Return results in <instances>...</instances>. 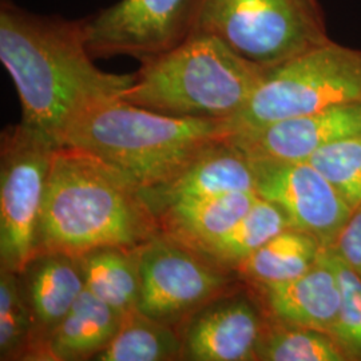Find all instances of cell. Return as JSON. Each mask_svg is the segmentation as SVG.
<instances>
[{
	"instance_id": "obj_18",
	"label": "cell",
	"mask_w": 361,
	"mask_h": 361,
	"mask_svg": "<svg viewBox=\"0 0 361 361\" xmlns=\"http://www.w3.org/2000/svg\"><path fill=\"white\" fill-rule=\"evenodd\" d=\"M323 249L313 235L288 228L261 246L235 271L253 288L284 284L310 271Z\"/></svg>"
},
{
	"instance_id": "obj_13",
	"label": "cell",
	"mask_w": 361,
	"mask_h": 361,
	"mask_svg": "<svg viewBox=\"0 0 361 361\" xmlns=\"http://www.w3.org/2000/svg\"><path fill=\"white\" fill-rule=\"evenodd\" d=\"M237 192H256V170L228 137L209 146L171 178L141 190V195L157 217L177 202Z\"/></svg>"
},
{
	"instance_id": "obj_15",
	"label": "cell",
	"mask_w": 361,
	"mask_h": 361,
	"mask_svg": "<svg viewBox=\"0 0 361 361\" xmlns=\"http://www.w3.org/2000/svg\"><path fill=\"white\" fill-rule=\"evenodd\" d=\"M265 314L276 322L329 334L338 313L341 293L335 271L324 255L302 276L284 284L255 288Z\"/></svg>"
},
{
	"instance_id": "obj_12",
	"label": "cell",
	"mask_w": 361,
	"mask_h": 361,
	"mask_svg": "<svg viewBox=\"0 0 361 361\" xmlns=\"http://www.w3.org/2000/svg\"><path fill=\"white\" fill-rule=\"evenodd\" d=\"M359 134L361 104H352L233 133L229 141L253 161L305 162L324 146Z\"/></svg>"
},
{
	"instance_id": "obj_14",
	"label": "cell",
	"mask_w": 361,
	"mask_h": 361,
	"mask_svg": "<svg viewBox=\"0 0 361 361\" xmlns=\"http://www.w3.org/2000/svg\"><path fill=\"white\" fill-rule=\"evenodd\" d=\"M18 274L34 323L27 360L62 322L86 286L80 258L65 252H39Z\"/></svg>"
},
{
	"instance_id": "obj_25",
	"label": "cell",
	"mask_w": 361,
	"mask_h": 361,
	"mask_svg": "<svg viewBox=\"0 0 361 361\" xmlns=\"http://www.w3.org/2000/svg\"><path fill=\"white\" fill-rule=\"evenodd\" d=\"M324 255L335 271L341 301L329 335L345 349L350 360H361V277L331 249Z\"/></svg>"
},
{
	"instance_id": "obj_2",
	"label": "cell",
	"mask_w": 361,
	"mask_h": 361,
	"mask_svg": "<svg viewBox=\"0 0 361 361\" xmlns=\"http://www.w3.org/2000/svg\"><path fill=\"white\" fill-rule=\"evenodd\" d=\"M158 233L159 222L133 182L85 152L56 147L39 221L38 253L134 249Z\"/></svg>"
},
{
	"instance_id": "obj_6",
	"label": "cell",
	"mask_w": 361,
	"mask_h": 361,
	"mask_svg": "<svg viewBox=\"0 0 361 361\" xmlns=\"http://www.w3.org/2000/svg\"><path fill=\"white\" fill-rule=\"evenodd\" d=\"M195 31L267 68L332 40L319 0H201Z\"/></svg>"
},
{
	"instance_id": "obj_10",
	"label": "cell",
	"mask_w": 361,
	"mask_h": 361,
	"mask_svg": "<svg viewBox=\"0 0 361 361\" xmlns=\"http://www.w3.org/2000/svg\"><path fill=\"white\" fill-rule=\"evenodd\" d=\"M253 165L256 193L279 207L290 228L313 235L323 247L335 243L352 209L320 171L310 162L253 161Z\"/></svg>"
},
{
	"instance_id": "obj_21",
	"label": "cell",
	"mask_w": 361,
	"mask_h": 361,
	"mask_svg": "<svg viewBox=\"0 0 361 361\" xmlns=\"http://www.w3.org/2000/svg\"><path fill=\"white\" fill-rule=\"evenodd\" d=\"M183 340L174 325L158 322L140 310L123 316L122 324L95 361L182 360Z\"/></svg>"
},
{
	"instance_id": "obj_23",
	"label": "cell",
	"mask_w": 361,
	"mask_h": 361,
	"mask_svg": "<svg viewBox=\"0 0 361 361\" xmlns=\"http://www.w3.org/2000/svg\"><path fill=\"white\" fill-rule=\"evenodd\" d=\"M34 323L18 273L0 268V360H25Z\"/></svg>"
},
{
	"instance_id": "obj_4",
	"label": "cell",
	"mask_w": 361,
	"mask_h": 361,
	"mask_svg": "<svg viewBox=\"0 0 361 361\" xmlns=\"http://www.w3.org/2000/svg\"><path fill=\"white\" fill-rule=\"evenodd\" d=\"M141 63L119 98L166 116L221 121L245 107L268 71L200 31Z\"/></svg>"
},
{
	"instance_id": "obj_19",
	"label": "cell",
	"mask_w": 361,
	"mask_h": 361,
	"mask_svg": "<svg viewBox=\"0 0 361 361\" xmlns=\"http://www.w3.org/2000/svg\"><path fill=\"white\" fill-rule=\"evenodd\" d=\"M79 258L87 290L122 314L137 310L140 269L135 247H99Z\"/></svg>"
},
{
	"instance_id": "obj_20",
	"label": "cell",
	"mask_w": 361,
	"mask_h": 361,
	"mask_svg": "<svg viewBox=\"0 0 361 361\" xmlns=\"http://www.w3.org/2000/svg\"><path fill=\"white\" fill-rule=\"evenodd\" d=\"M290 228L284 213L269 201L258 197L253 207L228 232L197 252L224 269H235L274 235Z\"/></svg>"
},
{
	"instance_id": "obj_26",
	"label": "cell",
	"mask_w": 361,
	"mask_h": 361,
	"mask_svg": "<svg viewBox=\"0 0 361 361\" xmlns=\"http://www.w3.org/2000/svg\"><path fill=\"white\" fill-rule=\"evenodd\" d=\"M335 255L361 277V207L352 210L348 221L329 246Z\"/></svg>"
},
{
	"instance_id": "obj_17",
	"label": "cell",
	"mask_w": 361,
	"mask_h": 361,
	"mask_svg": "<svg viewBox=\"0 0 361 361\" xmlns=\"http://www.w3.org/2000/svg\"><path fill=\"white\" fill-rule=\"evenodd\" d=\"M256 192H237L177 202L157 219L161 232L193 250L207 245L245 216L257 201Z\"/></svg>"
},
{
	"instance_id": "obj_9",
	"label": "cell",
	"mask_w": 361,
	"mask_h": 361,
	"mask_svg": "<svg viewBox=\"0 0 361 361\" xmlns=\"http://www.w3.org/2000/svg\"><path fill=\"white\" fill-rule=\"evenodd\" d=\"M201 0H119L85 20L92 58L146 61L177 47L195 31Z\"/></svg>"
},
{
	"instance_id": "obj_1",
	"label": "cell",
	"mask_w": 361,
	"mask_h": 361,
	"mask_svg": "<svg viewBox=\"0 0 361 361\" xmlns=\"http://www.w3.org/2000/svg\"><path fill=\"white\" fill-rule=\"evenodd\" d=\"M0 59L20 99V123L56 146L82 113L134 82V74L94 65L85 20L31 13L11 0L0 3Z\"/></svg>"
},
{
	"instance_id": "obj_3",
	"label": "cell",
	"mask_w": 361,
	"mask_h": 361,
	"mask_svg": "<svg viewBox=\"0 0 361 361\" xmlns=\"http://www.w3.org/2000/svg\"><path fill=\"white\" fill-rule=\"evenodd\" d=\"M231 135L228 121L166 116L116 97L78 116L62 146L95 157L143 190Z\"/></svg>"
},
{
	"instance_id": "obj_22",
	"label": "cell",
	"mask_w": 361,
	"mask_h": 361,
	"mask_svg": "<svg viewBox=\"0 0 361 361\" xmlns=\"http://www.w3.org/2000/svg\"><path fill=\"white\" fill-rule=\"evenodd\" d=\"M257 360L352 361L329 334L280 323L268 316L258 344Z\"/></svg>"
},
{
	"instance_id": "obj_24",
	"label": "cell",
	"mask_w": 361,
	"mask_h": 361,
	"mask_svg": "<svg viewBox=\"0 0 361 361\" xmlns=\"http://www.w3.org/2000/svg\"><path fill=\"white\" fill-rule=\"evenodd\" d=\"M352 210L361 207V134L329 143L308 161Z\"/></svg>"
},
{
	"instance_id": "obj_16",
	"label": "cell",
	"mask_w": 361,
	"mask_h": 361,
	"mask_svg": "<svg viewBox=\"0 0 361 361\" xmlns=\"http://www.w3.org/2000/svg\"><path fill=\"white\" fill-rule=\"evenodd\" d=\"M123 316L85 288L62 322L27 360H92L114 338Z\"/></svg>"
},
{
	"instance_id": "obj_5",
	"label": "cell",
	"mask_w": 361,
	"mask_h": 361,
	"mask_svg": "<svg viewBox=\"0 0 361 361\" xmlns=\"http://www.w3.org/2000/svg\"><path fill=\"white\" fill-rule=\"evenodd\" d=\"M352 104H361V50L329 40L268 68L245 107L228 122L233 134Z\"/></svg>"
},
{
	"instance_id": "obj_11",
	"label": "cell",
	"mask_w": 361,
	"mask_h": 361,
	"mask_svg": "<svg viewBox=\"0 0 361 361\" xmlns=\"http://www.w3.org/2000/svg\"><path fill=\"white\" fill-rule=\"evenodd\" d=\"M265 312L244 293H224L186 319L182 360H257Z\"/></svg>"
},
{
	"instance_id": "obj_8",
	"label": "cell",
	"mask_w": 361,
	"mask_h": 361,
	"mask_svg": "<svg viewBox=\"0 0 361 361\" xmlns=\"http://www.w3.org/2000/svg\"><path fill=\"white\" fill-rule=\"evenodd\" d=\"M135 253L140 269L137 310L158 322L180 323L231 289L232 271L213 264L165 233L137 246Z\"/></svg>"
},
{
	"instance_id": "obj_7",
	"label": "cell",
	"mask_w": 361,
	"mask_h": 361,
	"mask_svg": "<svg viewBox=\"0 0 361 361\" xmlns=\"http://www.w3.org/2000/svg\"><path fill=\"white\" fill-rule=\"evenodd\" d=\"M55 143L25 125L0 143V268L20 273L38 253L39 221Z\"/></svg>"
}]
</instances>
